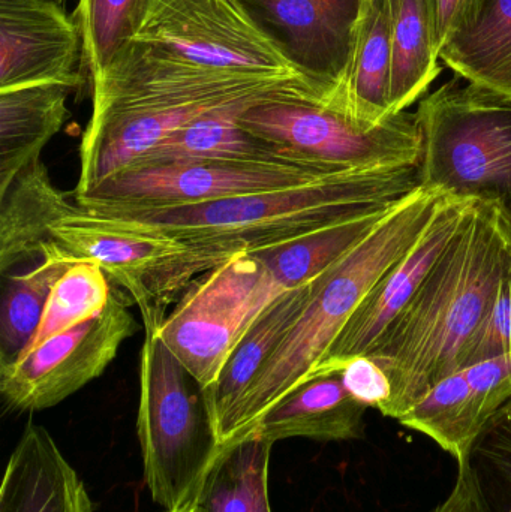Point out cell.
<instances>
[{
    "label": "cell",
    "instance_id": "36",
    "mask_svg": "<svg viewBox=\"0 0 511 512\" xmlns=\"http://www.w3.org/2000/svg\"><path fill=\"white\" fill-rule=\"evenodd\" d=\"M165 512H195L194 507L182 508V510H173Z\"/></svg>",
    "mask_w": 511,
    "mask_h": 512
},
{
    "label": "cell",
    "instance_id": "26",
    "mask_svg": "<svg viewBox=\"0 0 511 512\" xmlns=\"http://www.w3.org/2000/svg\"><path fill=\"white\" fill-rule=\"evenodd\" d=\"M393 207L366 213L251 254L260 259L282 289L293 291L314 282L356 249L392 212Z\"/></svg>",
    "mask_w": 511,
    "mask_h": 512
},
{
    "label": "cell",
    "instance_id": "21",
    "mask_svg": "<svg viewBox=\"0 0 511 512\" xmlns=\"http://www.w3.org/2000/svg\"><path fill=\"white\" fill-rule=\"evenodd\" d=\"M392 14L390 0H366L353 59L341 95L329 105L362 125L392 117Z\"/></svg>",
    "mask_w": 511,
    "mask_h": 512
},
{
    "label": "cell",
    "instance_id": "30",
    "mask_svg": "<svg viewBox=\"0 0 511 512\" xmlns=\"http://www.w3.org/2000/svg\"><path fill=\"white\" fill-rule=\"evenodd\" d=\"M113 283L92 262H74L51 289L44 315L21 358L59 334L66 333L104 312Z\"/></svg>",
    "mask_w": 511,
    "mask_h": 512
},
{
    "label": "cell",
    "instance_id": "18",
    "mask_svg": "<svg viewBox=\"0 0 511 512\" xmlns=\"http://www.w3.org/2000/svg\"><path fill=\"white\" fill-rule=\"evenodd\" d=\"M368 409L348 393L341 375L332 373L309 379L291 391L252 430L272 442L290 438L354 441L365 435Z\"/></svg>",
    "mask_w": 511,
    "mask_h": 512
},
{
    "label": "cell",
    "instance_id": "6",
    "mask_svg": "<svg viewBox=\"0 0 511 512\" xmlns=\"http://www.w3.org/2000/svg\"><path fill=\"white\" fill-rule=\"evenodd\" d=\"M420 186L511 209V99L456 81L420 101Z\"/></svg>",
    "mask_w": 511,
    "mask_h": 512
},
{
    "label": "cell",
    "instance_id": "29",
    "mask_svg": "<svg viewBox=\"0 0 511 512\" xmlns=\"http://www.w3.org/2000/svg\"><path fill=\"white\" fill-rule=\"evenodd\" d=\"M150 0H78L74 20L93 84L122 59L143 29Z\"/></svg>",
    "mask_w": 511,
    "mask_h": 512
},
{
    "label": "cell",
    "instance_id": "5",
    "mask_svg": "<svg viewBox=\"0 0 511 512\" xmlns=\"http://www.w3.org/2000/svg\"><path fill=\"white\" fill-rule=\"evenodd\" d=\"M167 313L144 322L137 433L144 483L165 511L192 507L221 453L203 388L159 337Z\"/></svg>",
    "mask_w": 511,
    "mask_h": 512
},
{
    "label": "cell",
    "instance_id": "28",
    "mask_svg": "<svg viewBox=\"0 0 511 512\" xmlns=\"http://www.w3.org/2000/svg\"><path fill=\"white\" fill-rule=\"evenodd\" d=\"M72 264L53 245L32 270L11 274L0 310V367L20 360L38 330L51 289Z\"/></svg>",
    "mask_w": 511,
    "mask_h": 512
},
{
    "label": "cell",
    "instance_id": "2",
    "mask_svg": "<svg viewBox=\"0 0 511 512\" xmlns=\"http://www.w3.org/2000/svg\"><path fill=\"white\" fill-rule=\"evenodd\" d=\"M420 188L419 165L362 168L315 182L197 206L93 215L105 224L183 243L225 262L339 222L389 209Z\"/></svg>",
    "mask_w": 511,
    "mask_h": 512
},
{
    "label": "cell",
    "instance_id": "34",
    "mask_svg": "<svg viewBox=\"0 0 511 512\" xmlns=\"http://www.w3.org/2000/svg\"><path fill=\"white\" fill-rule=\"evenodd\" d=\"M431 17L435 44L438 51L446 47L447 42L465 23L476 0H423Z\"/></svg>",
    "mask_w": 511,
    "mask_h": 512
},
{
    "label": "cell",
    "instance_id": "33",
    "mask_svg": "<svg viewBox=\"0 0 511 512\" xmlns=\"http://www.w3.org/2000/svg\"><path fill=\"white\" fill-rule=\"evenodd\" d=\"M339 375L354 399L383 414L392 397V384L383 367L374 358L368 355L353 358L342 367Z\"/></svg>",
    "mask_w": 511,
    "mask_h": 512
},
{
    "label": "cell",
    "instance_id": "12",
    "mask_svg": "<svg viewBox=\"0 0 511 512\" xmlns=\"http://www.w3.org/2000/svg\"><path fill=\"white\" fill-rule=\"evenodd\" d=\"M131 306V298L113 285L101 315L53 337L17 363L0 367L6 406L17 412L44 411L98 379L140 328Z\"/></svg>",
    "mask_w": 511,
    "mask_h": 512
},
{
    "label": "cell",
    "instance_id": "13",
    "mask_svg": "<svg viewBox=\"0 0 511 512\" xmlns=\"http://www.w3.org/2000/svg\"><path fill=\"white\" fill-rule=\"evenodd\" d=\"M279 53L330 105L344 89L366 0H239Z\"/></svg>",
    "mask_w": 511,
    "mask_h": 512
},
{
    "label": "cell",
    "instance_id": "37",
    "mask_svg": "<svg viewBox=\"0 0 511 512\" xmlns=\"http://www.w3.org/2000/svg\"><path fill=\"white\" fill-rule=\"evenodd\" d=\"M56 2H59V3H60V2H63V0H56Z\"/></svg>",
    "mask_w": 511,
    "mask_h": 512
},
{
    "label": "cell",
    "instance_id": "11",
    "mask_svg": "<svg viewBox=\"0 0 511 512\" xmlns=\"http://www.w3.org/2000/svg\"><path fill=\"white\" fill-rule=\"evenodd\" d=\"M135 41L216 74L258 81L300 77L239 0H150Z\"/></svg>",
    "mask_w": 511,
    "mask_h": 512
},
{
    "label": "cell",
    "instance_id": "22",
    "mask_svg": "<svg viewBox=\"0 0 511 512\" xmlns=\"http://www.w3.org/2000/svg\"><path fill=\"white\" fill-rule=\"evenodd\" d=\"M279 98L311 96H252L216 108L174 132L132 168L185 162L257 161L285 155L278 147L249 134L239 123L240 114L252 104Z\"/></svg>",
    "mask_w": 511,
    "mask_h": 512
},
{
    "label": "cell",
    "instance_id": "10",
    "mask_svg": "<svg viewBox=\"0 0 511 512\" xmlns=\"http://www.w3.org/2000/svg\"><path fill=\"white\" fill-rule=\"evenodd\" d=\"M51 239L66 258L102 268L143 319L167 313L194 280L222 264L176 240L105 224L80 207L51 228Z\"/></svg>",
    "mask_w": 511,
    "mask_h": 512
},
{
    "label": "cell",
    "instance_id": "8",
    "mask_svg": "<svg viewBox=\"0 0 511 512\" xmlns=\"http://www.w3.org/2000/svg\"><path fill=\"white\" fill-rule=\"evenodd\" d=\"M239 123L282 152L333 170L419 165V126L416 113L408 111L368 126L320 99L279 98L252 104Z\"/></svg>",
    "mask_w": 511,
    "mask_h": 512
},
{
    "label": "cell",
    "instance_id": "17",
    "mask_svg": "<svg viewBox=\"0 0 511 512\" xmlns=\"http://www.w3.org/2000/svg\"><path fill=\"white\" fill-rule=\"evenodd\" d=\"M0 512H93L83 481L38 424L24 429L9 456Z\"/></svg>",
    "mask_w": 511,
    "mask_h": 512
},
{
    "label": "cell",
    "instance_id": "16",
    "mask_svg": "<svg viewBox=\"0 0 511 512\" xmlns=\"http://www.w3.org/2000/svg\"><path fill=\"white\" fill-rule=\"evenodd\" d=\"M510 400L511 354H507L447 376L399 423L428 436L461 463L486 423Z\"/></svg>",
    "mask_w": 511,
    "mask_h": 512
},
{
    "label": "cell",
    "instance_id": "27",
    "mask_svg": "<svg viewBox=\"0 0 511 512\" xmlns=\"http://www.w3.org/2000/svg\"><path fill=\"white\" fill-rule=\"evenodd\" d=\"M392 14V114L407 111L440 75V51L423 0H390Z\"/></svg>",
    "mask_w": 511,
    "mask_h": 512
},
{
    "label": "cell",
    "instance_id": "4",
    "mask_svg": "<svg viewBox=\"0 0 511 512\" xmlns=\"http://www.w3.org/2000/svg\"><path fill=\"white\" fill-rule=\"evenodd\" d=\"M443 195L420 186L315 280L305 309L218 427L222 447L251 432L269 409L314 378L375 283L420 239Z\"/></svg>",
    "mask_w": 511,
    "mask_h": 512
},
{
    "label": "cell",
    "instance_id": "7",
    "mask_svg": "<svg viewBox=\"0 0 511 512\" xmlns=\"http://www.w3.org/2000/svg\"><path fill=\"white\" fill-rule=\"evenodd\" d=\"M284 292L257 256L234 255L189 285L159 325V337L206 390L249 328Z\"/></svg>",
    "mask_w": 511,
    "mask_h": 512
},
{
    "label": "cell",
    "instance_id": "20",
    "mask_svg": "<svg viewBox=\"0 0 511 512\" xmlns=\"http://www.w3.org/2000/svg\"><path fill=\"white\" fill-rule=\"evenodd\" d=\"M69 92L60 84L0 90V195L62 131Z\"/></svg>",
    "mask_w": 511,
    "mask_h": 512
},
{
    "label": "cell",
    "instance_id": "3",
    "mask_svg": "<svg viewBox=\"0 0 511 512\" xmlns=\"http://www.w3.org/2000/svg\"><path fill=\"white\" fill-rule=\"evenodd\" d=\"M252 96H305L213 74L140 48L92 90V116L81 137L75 198L134 167L183 126ZM312 98V96H311Z\"/></svg>",
    "mask_w": 511,
    "mask_h": 512
},
{
    "label": "cell",
    "instance_id": "24",
    "mask_svg": "<svg viewBox=\"0 0 511 512\" xmlns=\"http://www.w3.org/2000/svg\"><path fill=\"white\" fill-rule=\"evenodd\" d=\"M314 282L276 298L240 340L219 378L203 390L216 430L305 309Z\"/></svg>",
    "mask_w": 511,
    "mask_h": 512
},
{
    "label": "cell",
    "instance_id": "35",
    "mask_svg": "<svg viewBox=\"0 0 511 512\" xmlns=\"http://www.w3.org/2000/svg\"><path fill=\"white\" fill-rule=\"evenodd\" d=\"M434 512H486L465 463H459L458 477L449 498Z\"/></svg>",
    "mask_w": 511,
    "mask_h": 512
},
{
    "label": "cell",
    "instance_id": "14",
    "mask_svg": "<svg viewBox=\"0 0 511 512\" xmlns=\"http://www.w3.org/2000/svg\"><path fill=\"white\" fill-rule=\"evenodd\" d=\"M474 198L443 195L420 239L375 283L327 354L314 378L341 372L356 357L371 355L404 312L435 262L455 240Z\"/></svg>",
    "mask_w": 511,
    "mask_h": 512
},
{
    "label": "cell",
    "instance_id": "23",
    "mask_svg": "<svg viewBox=\"0 0 511 512\" xmlns=\"http://www.w3.org/2000/svg\"><path fill=\"white\" fill-rule=\"evenodd\" d=\"M440 59L456 77L511 99V0H476Z\"/></svg>",
    "mask_w": 511,
    "mask_h": 512
},
{
    "label": "cell",
    "instance_id": "31",
    "mask_svg": "<svg viewBox=\"0 0 511 512\" xmlns=\"http://www.w3.org/2000/svg\"><path fill=\"white\" fill-rule=\"evenodd\" d=\"M461 463L486 512H511V400L486 423Z\"/></svg>",
    "mask_w": 511,
    "mask_h": 512
},
{
    "label": "cell",
    "instance_id": "1",
    "mask_svg": "<svg viewBox=\"0 0 511 512\" xmlns=\"http://www.w3.org/2000/svg\"><path fill=\"white\" fill-rule=\"evenodd\" d=\"M510 271L511 209L498 198H474L458 236L368 355L392 384L384 417L401 420L461 369L462 351Z\"/></svg>",
    "mask_w": 511,
    "mask_h": 512
},
{
    "label": "cell",
    "instance_id": "15",
    "mask_svg": "<svg viewBox=\"0 0 511 512\" xmlns=\"http://www.w3.org/2000/svg\"><path fill=\"white\" fill-rule=\"evenodd\" d=\"M83 39L56 0H0V90L39 84L75 89Z\"/></svg>",
    "mask_w": 511,
    "mask_h": 512
},
{
    "label": "cell",
    "instance_id": "25",
    "mask_svg": "<svg viewBox=\"0 0 511 512\" xmlns=\"http://www.w3.org/2000/svg\"><path fill=\"white\" fill-rule=\"evenodd\" d=\"M275 442L249 432L224 445L195 499V512H272L269 463Z\"/></svg>",
    "mask_w": 511,
    "mask_h": 512
},
{
    "label": "cell",
    "instance_id": "9",
    "mask_svg": "<svg viewBox=\"0 0 511 512\" xmlns=\"http://www.w3.org/2000/svg\"><path fill=\"white\" fill-rule=\"evenodd\" d=\"M336 173L342 171L290 153L257 161L149 165L110 177L75 198V206L90 215L176 209L291 188Z\"/></svg>",
    "mask_w": 511,
    "mask_h": 512
},
{
    "label": "cell",
    "instance_id": "19",
    "mask_svg": "<svg viewBox=\"0 0 511 512\" xmlns=\"http://www.w3.org/2000/svg\"><path fill=\"white\" fill-rule=\"evenodd\" d=\"M78 206L60 191L41 159L24 168L0 195V271L41 258L50 246L51 228Z\"/></svg>",
    "mask_w": 511,
    "mask_h": 512
},
{
    "label": "cell",
    "instance_id": "32",
    "mask_svg": "<svg viewBox=\"0 0 511 512\" xmlns=\"http://www.w3.org/2000/svg\"><path fill=\"white\" fill-rule=\"evenodd\" d=\"M511 354V271L504 276L497 294L461 355V369Z\"/></svg>",
    "mask_w": 511,
    "mask_h": 512
}]
</instances>
